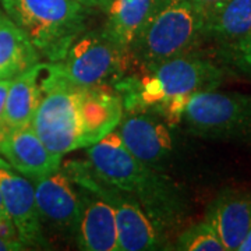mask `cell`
I'll return each mask as SVG.
<instances>
[{
    "label": "cell",
    "mask_w": 251,
    "mask_h": 251,
    "mask_svg": "<svg viewBox=\"0 0 251 251\" xmlns=\"http://www.w3.org/2000/svg\"><path fill=\"white\" fill-rule=\"evenodd\" d=\"M35 201L44 230L59 234L66 239H74L80 219L78 188L63 171L44 177L32 179Z\"/></svg>",
    "instance_id": "30bf717a"
},
{
    "label": "cell",
    "mask_w": 251,
    "mask_h": 251,
    "mask_svg": "<svg viewBox=\"0 0 251 251\" xmlns=\"http://www.w3.org/2000/svg\"><path fill=\"white\" fill-rule=\"evenodd\" d=\"M205 221L215 229L226 251H237L251 226V191L224 188L208 205Z\"/></svg>",
    "instance_id": "5bb4252c"
},
{
    "label": "cell",
    "mask_w": 251,
    "mask_h": 251,
    "mask_svg": "<svg viewBox=\"0 0 251 251\" xmlns=\"http://www.w3.org/2000/svg\"><path fill=\"white\" fill-rule=\"evenodd\" d=\"M169 126L165 119L150 110H125L116 131L138 161L163 172L175 145Z\"/></svg>",
    "instance_id": "9c48e42d"
},
{
    "label": "cell",
    "mask_w": 251,
    "mask_h": 251,
    "mask_svg": "<svg viewBox=\"0 0 251 251\" xmlns=\"http://www.w3.org/2000/svg\"><path fill=\"white\" fill-rule=\"evenodd\" d=\"M80 219L75 243L84 251H120L113 206L87 188L78 187Z\"/></svg>",
    "instance_id": "4fadbf2b"
},
{
    "label": "cell",
    "mask_w": 251,
    "mask_h": 251,
    "mask_svg": "<svg viewBox=\"0 0 251 251\" xmlns=\"http://www.w3.org/2000/svg\"><path fill=\"white\" fill-rule=\"evenodd\" d=\"M10 82L11 78H0V140L7 133V128L4 125V109H6V99H7Z\"/></svg>",
    "instance_id": "7402d4cb"
},
{
    "label": "cell",
    "mask_w": 251,
    "mask_h": 251,
    "mask_svg": "<svg viewBox=\"0 0 251 251\" xmlns=\"http://www.w3.org/2000/svg\"><path fill=\"white\" fill-rule=\"evenodd\" d=\"M0 168H10L9 163H7V162L4 161V159H3L1 156H0Z\"/></svg>",
    "instance_id": "4316f807"
},
{
    "label": "cell",
    "mask_w": 251,
    "mask_h": 251,
    "mask_svg": "<svg viewBox=\"0 0 251 251\" xmlns=\"http://www.w3.org/2000/svg\"><path fill=\"white\" fill-rule=\"evenodd\" d=\"M32 128L54 155L88 148L116 130L125 108L113 85L78 87L46 69Z\"/></svg>",
    "instance_id": "6da1fadb"
},
{
    "label": "cell",
    "mask_w": 251,
    "mask_h": 251,
    "mask_svg": "<svg viewBox=\"0 0 251 251\" xmlns=\"http://www.w3.org/2000/svg\"><path fill=\"white\" fill-rule=\"evenodd\" d=\"M27 250L20 242H11V240H6L3 237H0V251H20Z\"/></svg>",
    "instance_id": "603a6c76"
},
{
    "label": "cell",
    "mask_w": 251,
    "mask_h": 251,
    "mask_svg": "<svg viewBox=\"0 0 251 251\" xmlns=\"http://www.w3.org/2000/svg\"><path fill=\"white\" fill-rule=\"evenodd\" d=\"M41 60L24 31L0 9V78H13Z\"/></svg>",
    "instance_id": "e0dca14e"
},
{
    "label": "cell",
    "mask_w": 251,
    "mask_h": 251,
    "mask_svg": "<svg viewBox=\"0 0 251 251\" xmlns=\"http://www.w3.org/2000/svg\"><path fill=\"white\" fill-rule=\"evenodd\" d=\"M165 0H109L103 32L127 52Z\"/></svg>",
    "instance_id": "9a60e30c"
},
{
    "label": "cell",
    "mask_w": 251,
    "mask_h": 251,
    "mask_svg": "<svg viewBox=\"0 0 251 251\" xmlns=\"http://www.w3.org/2000/svg\"><path fill=\"white\" fill-rule=\"evenodd\" d=\"M218 54L227 69L251 77V31L236 41L221 44Z\"/></svg>",
    "instance_id": "ffe728a7"
},
{
    "label": "cell",
    "mask_w": 251,
    "mask_h": 251,
    "mask_svg": "<svg viewBox=\"0 0 251 251\" xmlns=\"http://www.w3.org/2000/svg\"><path fill=\"white\" fill-rule=\"evenodd\" d=\"M0 156L29 180L52 175L62 166V156L46 148L32 126L9 130L0 140Z\"/></svg>",
    "instance_id": "7c38bea8"
},
{
    "label": "cell",
    "mask_w": 251,
    "mask_h": 251,
    "mask_svg": "<svg viewBox=\"0 0 251 251\" xmlns=\"http://www.w3.org/2000/svg\"><path fill=\"white\" fill-rule=\"evenodd\" d=\"M224 78L225 72L218 64L191 52L126 74L113 88L119 92L125 110H150L169 125H177L190 97L215 90Z\"/></svg>",
    "instance_id": "3957f363"
},
{
    "label": "cell",
    "mask_w": 251,
    "mask_h": 251,
    "mask_svg": "<svg viewBox=\"0 0 251 251\" xmlns=\"http://www.w3.org/2000/svg\"><path fill=\"white\" fill-rule=\"evenodd\" d=\"M191 1H194L196 4L201 6V7L206 11V10L212 9V7L218 6V4H221L225 0H191Z\"/></svg>",
    "instance_id": "d4e9b609"
},
{
    "label": "cell",
    "mask_w": 251,
    "mask_h": 251,
    "mask_svg": "<svg viewBox=\"0 0 251 251\" xmlns=\"http://www.w3.org/2000/svg\"><path fill=\"white\" fill-rule=\"evenodd\" d=\"M44 64L45 63L42 62L36 63L11 78L4 109V125L7 131L27 127L32 123L39 102V82Z\"/></svg>",
    "instance_id": "2e32d148"
},
{
    "label": "cell",
    "mask_w": 251,
    "mask_h": 251,
    "mask_svg": "<svg viewBox=\"0 0 251 251\" xmlns=\"http://www.w3.org/2000/svg\"><path fill=\"white\" fill-rule=\"evenodd\" d=\"M237 251H251V226L250 229H249V232H247V234H246V237L240 243Z\"/></svg>",
    "instance_id": "484cf974"
},
{
    "label": "cell",
    "mask_w": 251,
    "mask_h": 251,
    "mask_svg": "<svg viewBox=\"0 0 251 251\" xmlns=\"http://www.w3.org/2000/svg\"><path fill=\"white\" fill-rule=\"evenodd\" d=\"M251 31V0H225L205 11V39L218 45L232 42Z\"/></svg>",
    "instance_id": "ac0fdd59"
},
{
    "label": "cell",
    "mask_w": 251,
    "mask_h": 251,
    "mask_svg": "<svg viewBox=\"0 0 251 251\" xmlns=\"http://www.w3.org/2000/svg\"><path fill=\"white\" fill-rule=\"evenodd\" d=\"M173 249L181 251H226L215 229L205 219L184 229L177 236Z\"/></svg>",
    "instance_id": "d6986e66"
},
{
    "label": "cell",
    "mask_w": 251,
    "mask_h": 251,
    "mask_svg": "<svg viewBox=\"0 0 251 251\" xmlns=\"http://www.w3.org/2000/svg\"><path fill=\"white\" fill-rule=\"evenodd\" d=\"M133 64L130 53L116 45L102 28L84 29L57 62L46 69L78 87L113 85Z\"/></svg>",
    "instance_id": "8992f818"
},
{
    "label": "cell",
    "mask_w": 251,
    "mask_h": 251,
    "mask_svg": "<svg viewBox=\"0 0 251 251\" xmlns=\"http://www.w3.org/2000/svg\"><path fill=\"white\" fill-rule=\"evenodd\" d=\"M0 4L46 62L60 60L87 28L90 9L77 0H0Z\"/></svg>",
    "instance_id": "5b68a950"
},
{
    "label": "cell",
    "mask_w": 251,
    "mask_h": 251,
    "mask_svg": "<svg viewBox=\"0 0 251 251\" xmlns=\"http://www.w3.org/2000/svg\"><path fill=\"white\" fill-rule=\"evenodd\" d=\"M205 10L191 0H165L128 53L138 69L196 52L205 39Z\"/></svg>",
    "instance_id": "277c9868"
},
{
    "label": "cell",
    "mask_w": 251,
    "mask_h": 251,
    "mask_svg": "<svg viewBox=\"0 0 251 251\" xmlns=\"http://www.w3.org/2000/svg\"><path fill=\"white\" fill-rule=\"evenodd\" d=\"M77 1L87 9H99L103 11L109 0H77Z\"/></svg>",
    "instance_id": "cb8c5ba5"
},
{
    "label": "cell",
    "mask_w": 251,
    "mask_h": 251,
    "mask_svg": "<svg viewBox=\"0 0 251 251\" xmlns=\"http://www.w3.org/2000/svg\"><path fill=\"white\" fill-rule=\"evenodd\" d=\"M88 165L99 179L125 191L140 202L144 212L166 237L183 221L187 201L177 183L148 168L127 150L116 130L85 148Z\"/></svg>",
    "instance_id": "7a4b0ae2"
},
{
    "label": "cell",
    "mask_w": 251,
    "mask_h": 251,
    "mask_svg": "<svg viewBox=\"0 0 251 251\" xmlns=\"http://www.w3.org/2000/svg\"><path fill=\"white\" fill-rule=\"evenodd\" d=\"M0 237L6 239V240H11V242H20L18 240L17 232L14 229V225L11 224L9 215L6 212V208L3 204V197L0 193ZM21 243V242H20ZM23 244V243H21ZM24 246V244H23Z\"/></svg>",
    "instance_id": "44dd1931"
},
{
    "label": "cell",
    "mask_w": 251,
    "mask_h": 251,
    "mask_svg": "<svg viewBox=\"0 0 251 251\" xmlns=\"http://www.w3.org/2000/svg\"><path fill=\"white\" fill-rule=\"evenodd\" d=\"M62 169L67 173L75 186L90 190L113 206L120 251L165 249V237L156 230L150 218L144 212L143 206L133 196L99 179L87 161H67L62 165Z\"/></svg>",
    "instance_id": "52a82bcc"
},
{
    "label": "cell",
    "mask_w": 251,
    "mask_h": 251,
    "mask_svg": "<svg viewBox=\"0 0 251 251\" xmlns=\"http://www.w3.org/2000/svg\"><path fill=\"white\" fill-rule=\"evenodd\" d=\"M0 193L18 240L25 249H49V242L39 218L32 181L13 172L0 168Z\"/></svg>",
    "instance_id": "8fae6325"
},
{
    "label": "cell",
    "mask_w": 251,
    "mask_h": 251,
    "mask_svg": "<svg viewBox=\"0 0 251 251\" xmlns=\"http://www.w3.org/2000/svg\"><path fill=\"white\" fill-rule=\"evenodd\" d=\"M180 122L191 134L205 140L251 138V95L201 91L190 97Z\"/></svg>",
    "instance_id": "ba28073f"
}]
</instances>
